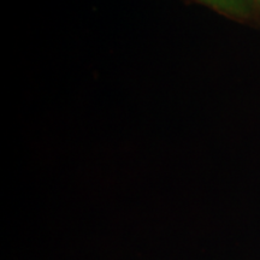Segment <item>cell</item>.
Returning <instances> with one entry per match:
<instances>
[{
  "instance_id": "cell-1",
  "label": "cell",
  "mask_w": 260,
  "mask_h": 260,
  "mask_svg": "<svg viewBox=\"0 0 260 260\" xmlns=\"http://www.w3.org/2000/svg\"><path fill=\"white\" fill-rule=\"evenodd\" d=\"M203 2L226 12H232V14H245L246 12V5L242 0H203Z\"/></svg>"
}]
</instances>
